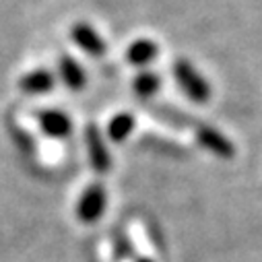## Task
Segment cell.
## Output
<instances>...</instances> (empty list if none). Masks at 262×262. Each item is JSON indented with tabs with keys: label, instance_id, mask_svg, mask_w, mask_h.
Instances as JSON below:
<instances>
[{
	"label": "cell",
	"instance_id": "6da1fadb",
	"mask_svg": "<svg viewBox=\"0 0 262 262\" xmlns=\"http://www.w3.org/2000/svg\"><path fill=\"white\" fill-rule=\"evenodd\" d=\"M173 75L176 81L180 85V89L196 103H205L211 99V85L207 83V79L196 71L188 60H176L173 64Z\"/></svg>",
	"mask_w": 262,
	"mask_h": 262
},
{
	"label": "cell",
	"instance_id": "7a4b0ae2",
	"mask_svg": "<svg viewBox=\"0 0 262 262\" xmlns=\"http://www.w3.org/2000/svg\"><path fill=\"white\" fill-rule=\"evenodd\" d=\"M105 203H107V194L101 184H91L79 201L77 215L83 223H95L103 213H105Z\"/></svg>",
	"mask_w": 262,
	"mask_h": 262
},
{
	"label": "cell",
	"instance_id": "3957f363",
	"mask_svg": "<svg viewBox=\"0 0 262 262\" xmlns=\"http://www.w3.org/2000/svg\"><path fill=\"white\" fill-rule=\"evenodd\" d=\"M85 139H87V151H89V159L91 165L97 173H107L112 167V157L110 151L103 143V137L99 135V130L95 126H89L85 130Z\"/></svg>",
	"mask_w": 262,
	"mask_h": 262
},
{
	"label": "cell",
	"instance_id": "277c9868",
	"mask_svg": "<svg viewBox=\"0 0 262 262\" xmlns=\"http://www.w3.org/2000/svg\"><path fill=\"white\" fill-rule=\"evenodd\" d=\"M196 139H199V143H201L207 151H211V153L217 155V157L231 159L233 153H235L233 145L219 133V130H215V128H211V126H201L199 130H196Z\"/></svg>",
	"mask_w": 262,
	"mask_h": 262
},
{
	"label": "cell",
	"instance_id": "5b68a950",
	"mask_svg": "<svg viewBox=\"0 0 262 262\" xmlns=\"http://www.w3.org/2000/svg\"><path fill=\"white\" fill-rule=\"evenodd\" d=\"M39 118V126L41 130L48 135V137H54V139H64L73 133V122L67 114H62L58 110H46V112H39L37 114Z\"/></svg>",
	"mask_w": 262,
	"mask_h": 262
},
{
	"label": "cell",
	"instance_id": "8992f818",
	"mask_svg": "<svg viewBox=\"0 0 262 262\" xmlns=\"http://www.w3.org/2000/svg\"><path fill=\"white\" fill-rule=\"evenodd\" d=\"M73 39H75V43L81 50H85L87 54H91L95 58L103 56L105 50H107L105 48V41L99 37V33L91 25H87V23H77L73 27Z\"/></svg>",
	"mask_w": 262,
	"mask_h": 262
},
{
	"label": "cell",
	"instance_id": "52a82bcc",
	"mask_svg": "<svg viewBox=\"0 0 262 262\" xmlns=\"http://www.w3.org/2000/svg\"><path fill=\"white\" fill-rule=\"evenodd\" d=\"M19 87H21L23 93H29V95H43V93H50V91H52V87H54V77H52L50 71L37 69V71L27 73L25 77H21Z\"/></svg>",
	"mask_w": 262,
	"mask_h": 262
},
{
	"label": "cell",
	"instance_id": "ba28073f",
	"mask_svg": "<svg viewBox=\"0 0 262 262\" xmlns=\"http://www.w3.org/2000/svg\"><path fill=\"white\" fill-rule=\"evenodd\" d=\"M157 54H159V48H157L155 41L139 39V41H135L133 46L128 48L126 58H128L130 64H135V67H145V64H149V62H153L157 58Z\"/></svg>",
	"mask_w": 262,
	"mask_h": 262
},
{
	"label": "cell",
	"instance_id": "9c48e42d",
	"mask_svg": "<svg viewBox=\"0 0 262 262\" xmlns=\"http://www.w3.org/2000/svg\"><path fill=\"white\" fill-rule=\"evenodd\" d=\"M60 75H62V81L67 83V87L73 91H81L85 87V73L71 56L60 58Z\"/></svg>",
	"mask_w": 262,
	"mask_h": 262
},
{
	"label": "cell",
	"instance_id": "30bf717a",
	"mask_svg": "<svg viewBox=\"0 0 262 262\" xmlns=\"http://www.w3.org/2000/svg\"><path fill=\"white\" fill-rule=\"evenodd\" d=\"M135 130V118L130 114H118L112 118L110 126H107V135L112 141L116 143H122L128 139V135Z\"/></svg>",
	"mask_w": 262,
	"mask_h": 262
},
{
	"label": "cell",
	"instance_id": "8fae6325",
	"mask_svg": "<svg viewBox=\"0 0 262 262\" xmlns=\"http://www.w3.org/2000/svg\"><path fill=\"white\" fill-rule=\"evenodd\" d=\"M159 85H161L159 77L153 75V73H149V71H145V73H141V75L135 79V93H137L139 97H145V99H147V97H151V95L157 93Z\"/></svg>",
	"mask_w": 262,
	"mask_h": 262
},
{
	"label": "cell",
	"instance_id": "7c38bea8",
	"mask_svg": "<svg viewBox=\"0 0 262 262\" xmlns=\"http://www.w3.org/2000/svg\"><path fill=\"white\" fill-rule=\"evenodd\" d=\"M141 262H153V260H141Z\"/></svg>",
	"mask_w": 262,
	"mask_h": 262
}]
</instances>
